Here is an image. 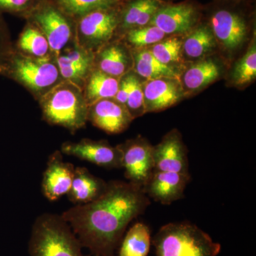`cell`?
I'll use <instances>...</instances> for the list:
<instances>
[{
    "label": "cell",
    "mask_w": 256,
    "mask_h": 256,
    "mask_svg": "<svg viewBox=\"0 0 256 256\" xmlns=\"http://www.w3.org/2000/svg\"><path fill=\"white\" fill-rule=\"evenodd\" d=\"M150 204L142 188L112 180L108 182L107 190L100 198L76 205L60 215L92 256H114L128 225Z\"/></svg>",
    "instance_id": "cell-1"
},
{
    "label": "cell",
    "mask_w": 256,
    "mask_h": 256,
    "mask_svg": "<svg viewBox=\"0 0 256 256\" xmlns=\"http://www.w3.org/2000/svg\"><path fill=\"white\" fill-rule=\"evenodd\" d=\"M156 256H217L222 246L210 234L188 222L162 226L152 239Z\"/></svg>",
    "instance_id": "cell-2"
},
{
    "label": "cell",
    "mask_w": 256,
    "mask_h": 256,
    "mask_svg": "<svg viewBox=\"0 0 256 256\" xmlns=\"http://www.w3.org/2000/svg\"><path fill=\"white\" fill-rule=\"evenodd\" d=\"M43 118L52 126L70 132L84 128L88 120L89 106L82 88L64 80L40 98Z\"/></svg>",
    "instance_id": "cell-3"
},
{
    "label": "cell",
    "mask_w": 256,
    "mask_h": 256,
    "mask_svg": "<svg viewBox=\"0 0 256 256\" xmlns=\"http://www.w3.org/2000/svg\"><path fill=\"white\" fill-rule=\"evenodd\" d=\"M72 227L62 215L44 213L32 225L30 256H87Z\"/></svg>",
    "instance_id": "cell-4"
},
{
    "label": "cell",
    "mask_w": 256,
    "mask_h": 256,
    "mask_svg": "<svg viewBox=\"0 0 256 256\" xmlns=\"http://www.w3.org/2000/svg\"><path fill=\"white\" fill-rule=\"evenodd\" d=\"M26 18L46 37L50 53L56 57L75 32V22L64 14L52 0H41Z\"/></svg>",
    "instance_id": "cell-5"
},
{
    "label": "cell",
    "mask_w": 256,
    "mask_h": 256,
    "mask_svg": "<svg viewBox=\"0 0 256 256\" xmlns=\"http://www.w3.org/2000/svg\"><path fill=\"white\" fill-rule=\"evenodd\" d=\"M118 8L99 10L84 15L75 22V36L79 48L92 53L105 46L119 28Z\"/></svg>",
    "instance_id": "cell-6"
},
{
    "label": "cell",
    "mask_w": 256,
    "mask_h": 256,
    "mask_svg": "<svg viewBox=\"0 0 256 256\" xmlns=\"http://www.w3.org/2000/svg\"><path fill=\"white\" fill-rule=\"evenodd\" d=\"M12 73L18 82L41 97L62 82L58 66L50 57L16 56L12 65Z\"/></svg>",
    "instance_id": "cell-7"
},
{
    "label": "cell",
    "mask_w": 256,
    "mask_h": 256,
    "mask_svg": "<svg viewBox=\"0 0 256 256\" xmlns=\"http://www.w3.org/2000/svg\"><path fill=\"white\" fill-rule=\"evenodd\" d=\"M122 154V168L129 182L142 188L154 171L153 146L144 138L129 140L118 146Z\"/></svg>",
    "instance_id": "cell-8"
},
{
    "label": "cell",
    "mask_w": 256,
    "mask_h": 256,
    "mask_svg": "<svg viewBox=\"0 0 256 256\" xmlns=\"http://www.w3.org/2000/svg\"><path fill=\"white\" fill-rule=\"evenodd\" d=\"M60 152L106 169L122 168L120 150L118 146H110L107 141L84 139L78 142H66L62 144Z\"/></svg>",
    "instance_id": "cell-9"
},
{
    "label": "cell",
    "mask_w": 256,
    "mask_h": 256,
    "mask_svg": "<svg viewBox=\"0 0 256 256\" xmlns=\"http://www.w3.org/2000/svg\"><path fill=\"white\" fill-rule=\"evenodd\" d=\"M154 170L190 175L188 150L180 132L172 130L153 146Z\"/></svg>",
    "instance_id": "cell-10"
},
{
    "label": "cell",
    "mask_w": 256,
    "mask_h": 256,
    "mask_svg": "<svg viewBox=\"0 0 256 256\" xmlns=\"http://www.w3.org/2000/svg\"><path fill=\"white\" fill-rule=\"evenodd\" d=\"M191 175L154 170L142 190L146 196L163 205H170L184 196Z\"/></svg>",
    "instance_id": "cell-11"
},
{
    "label": "cell",
    "mask_w": 256,
    "mask_h": 256,
    "mask_svg": "<svg viewBox=\"0 0 256 256\" xmlns=\"http://www.w3.org/2000/svg\"><path fill=\"white\" fill-rule=\"evenodd\" d=\"M75 168L72 163L64 161L62 152L55 151L50 154L42 181V194L46 200L57 201L68 194L73 182Z\"/></svg>",
    "instance_id": "cell-12"
},
{
    "label": "cell",
    "mask_w": 256,
    "mask_h": 256,
    "mask_svg": "<svg viewBox=\"0 0 256 256\" xmlns=\"http://www.w3.org/2000/svg\"><path fill=\"white\" fill-rule=\"evenodd\" d=\"M88 120L108 134L124 132L132 118L124 106L112 99L98 101L89 108Z\"/></svg>",
    "instance_id": "cell-13"
},
{
    "label": "cell",
    "mask_w": 256,
    "mask_h": 256,
    "mask_svg": "<svg viewBox=\"0 0 256 256\" xmlns=\"http://www.w3.org/2000/svg\"><path fill=\"white\" fill-rule=\"evenodd\" d=\"M210 28L216 40L228 50H236L246 38L248 28L245 20L228 10H218L212 15Z\"/></svg>",
    "instance_id": "cell-14"
},
{
    "label": "cell",
    "mask_w": 256,
    "mask_h": 256,
    "mask_svg": "<svg viewBox=\"0 0 256 256\" xmlns=\"http://www.w3.org/2000/svg\"><path fill=\"white\" fill-rule=\"evenodd\" d=\"M197 13L191 4L160 6L150 22L165 34H178L190 32L196 22Z\"/></svg>",
    "instance_id": "cell-15"
},
{
    "label": "cell",
    "mask_w": 256,
    "mask_h": 256,
    "mask_svg": "<svg viewBox=\"0 0 256 256\" xmlns=\"http://www.w3.org/2000/svg\"><path fill=\"white\" fill-rule=\"evenodd\" d=\"M143 94L146 114L169 108L182 98L178 80L170 78L148 80L143 87Z\"/></svg>",
    "instance_id": "cell-16"
},
{
    "label": "cell",
    "mask_w": 256,
    "mask_h": 256,
    "mask_svg": "<svg viewBox=\"0 0 256 256\" xmlns=\"http://www.w3.org/2000/svg\"><path fill=\"white\" fill-rule=\"evenodd\" d=\"M107 188L108 182L92 174L87 168L76 166L72 186L66 195L74 206L85 204L100 198Z\"/></svg>",
    "instance_id": "cell-17"
},
{
    "label": "cell",
    "mask_w": 256,
    "mask_h": 256,
    "mask_svg": "<svg viewBox=\"0 0 256 256\" xmlns=\"http://www.w3.org/2000/svg\"><path fill=\"white\" fill-rule=\"evenodd\" d=\"M160 6L158 0H132L120 12L119 28L128 32L149 25Z\"/></svg>",
    "instance_id": "cell-18"
},
{
    "label": "cell",
    "mask_w": 256,
    "mask_h": 256,
    "mask_svg": "<svg viewBox=\"0 0 256 256\" xmlns=\"http://www.w3.org/2000/svg\"><path fill=\"white\" fill-rule=\"evenodd\" d=\"M152 239L150 229L146 224H134L124 234L120 244L118 256H148Z\"/></svg>",
    "instance_id": "cell-19"
},
{
    "label": "cell",
    "mask_w": 256,
    "mask_h": 256,
    "mask_svg": "<svg viewBox=\"0 0 256 256\" xmlns=\"http://www.w3.org/2000/svg\"><path fill=\"white\" fill-rule=\"evenodd\" d=\"M119 80L100 70H92L88 77L84 97L89 107L98 101L114 98L119 88Z\"/></svg>",
    "instance_id": "cell-20"
},
{
    "label": "cell",
    "mask_w": 256,
    "mask_h": 256,
    "mask_svg": "<svg viewBox=\"0 0 256 256\" xmlns=\"http://www.w3.org/2000/svg\"><path fill=\"white\" fill-rule=\"evenodd\" d=\"M98 65L100 72L118 78L127 72L129 56L122 45L112 44L102 47L99 53Z\"/></svg>",
    "instance_id": "cell-21"
},
{
    "label": "cell",
    "mask_w": 256,
    "mask_h": 256,
    "mask_svg": "<svg viewBox=\"0 0 256 256\" xmlns=\"http://www.w3.org/2000/svg\"><path fill=\"white\" fill-rule=\"evenodd\" d=\"M220 75V68L215 62L206 60L194 64L183 76L184 86L190 90H198L214 82Z\"/></svg>",
    "instance_id": "cell-22"
},
{
    "label": "cell",
    "mask_w": 256,
    "mask_h": 256,
    "mask_svg": "<svg viewBox=\"0 0 256 256\" xmlns=\"http://www.w3.org/2000/svg\"><path fill=\"white\" fill-rule=\"evenodd\" d=\"M136 70L142 78L152 80L161 78H174L178 80V72L172 66L159 62L150 50L138 52L134 57Z\"/></svg>",
    "instance_id": "cell-23"
},
{
    "label": "cell",
    "mask_w": 256,
    "mask_h": 256,
    "mask_svg": "<svg viewBox=\"0 0 256 256\" xmlns=\"http://www.w3.org/2000/svg\"><path fill=\"white\" fill-rule=\"evenodd\" d=\"M62 12L76 21L84 15L99 10L118 8L120 0H52Z\"/></svg>",
    "instance_id": "cell-24"
},
{
    "label": "cell",
    "mask_w": 256,
    "mask_h": 256,
    "mask_svg": "<svg viewBox=\"0 0 256 256\" xmlns=\"http://www.w3.org/2000/svg\"><path fill=\"white\" fill-rule=\"evenodd\" d=\"M18 46L28 56L37 58L50 57V46L46 37L30 22L20 34Z\"/></svg>",
    "instance_id": "cell-25"
},
{
    "label": "cell",
    "mask_w": 256,
    "mask_h": 256,
    "mask_svg": "<svg viewBox=\"0 0 256 256\" xmlns=\"http://www.w3.org/2000/svg\"><path fill=\"white\" fill-rule=\"evenodd\" d=\"M216 40L210 28L200 26L188 35L182 44V50L192 58H202L215 48Z\"/></svg>",
    "instance_id": "cell-26"
},
{
    "label": "cell",
    "mask_w": 256,
    "mask_h": 256,
    "mask_svg": "<svg viewBox=\"0 0 256 256\" xmlns=\"http://www.w3.org/2000/svg\"><path fill=\"white\" fill-rule=\"evenodd\" d=\"M256 77V46L254 43L245 55L238 60L232 73V80L236 86H242L255 80Z\"/></svg>",
    "instance_id": "cell-27"
},
{
    "label": "cell",
    "mask_w": 256,
    "mask_h": 256,
    "mask_svg": "<svg viewBox=\"0 0 256 256\" xmlns=\"http://www.w3.org/2000/svg\"><path fill=\"white\" fill-rule=\"evenodd\" d=\"M182 44L178 37H171L153 45L150 52L161 63L172 66V64L182 62Z\"/></svg>",
    "instance_id": "cell-28"
},
{
    "label": "cell",
    "mask_w": 256,
    "mask_h": 256,
    "mask_svg": "<svg viewBox=\"0 0 256 256\" xmlns=\"http://www.w3.org/2000/svg\"><path fill=\"white\" fill-rule=\"evenodd\" d=\"M165 35L164 32L156 26L146 25L142 28L128 30L126 40L132 46L136 48H142L161 42Z\"/></svg>",
    "instance_id": "cell-29"
},
{
    "label": "cell",
    "mask_w": 256,
    "mask_h": 256,
    "mask_svg": "<svg viewBox=\"0 0 256 256\" xmlns=\"http://www.w3.org/2000/svg\"><path fill=\"white\" fill-rule=\"evenodd\" d=\"M129 79V92L126 108L134 120L146 114L144 105V94L142 84L137 76L133 74H128Z\"/></svg>",
    "instance_id": "cell-30"
},
{
    "label": "cell",
    "mask_w": 256,
    "mask_h": 256,
    "mask_svg": "<svg viewBox=\"0 0 256 256\" xmlns=\"http://www.w3.org/2000/svg\"><path fill=\"white\" fill-rule=\"evenodd\" d=\"M92 53L76 46L74 50H67L57 56L56 64L58 68L78 64H94Z\"/></svg>",
    "instance_id": "cell-31"
},
{
    "label": "cell",
    "mask_w": 256,
    "mask_h": 256,
    "mask_svg": "<svg viewBox=\"0 0 256 256\" xmlns=\"http://www.w3.org/2000/svg\"><path fill=\"white\" fill-rule=\"evenodd\" d=\"M92 64H84L60 67L58 69L62 78L74 82L82 88L80 84L88 77L92 72Z\"/></svg>",
    "instance_id": "cell-32"
},
{
    "label": "cell",
    "mask_w": 256,
    "mask_h": 256,
    "mask_svg": "<svg viewBox=\"0 0 256 256\" xmlns=\"http://www.w3.org/2000/svg\"><path fill=\"white\" fill-rule=\"evenodd\" d=\"M41 0H0V13L24 15L26 16Z\"/></svg>",
    "instance_id": "cell-33"
},
{
    "label": "cell",
    "mask_w": 256,
    "mask_h": 256,
    "mask_svg": "<svg viewBox=\"0 0 256 256\" xmlns=\"http://www.w3.org/2000/svg\"><path fill=\"white\" fill-rule=\"evenodd\" d=\"M129 86V79H128L127 75L124 77L120 82H119L118 90L114 98V100L116 102L124 106V107H126V102H127Z\"/></svg>",
    "instance_id": "cell-34"
},
{
    "label": "cell",
    "mask_w": 256,
    "mask_h": 256,
    "mask_svg": "<svg viewBox=\"0 0 256 256\" xmlns=\"http://www.w3.org/2000/svg\"><path fill=\"white\" fill-rule=\"evenodd\" d=\"M4 23H3V21L2 20V18H0V38H2L3 34H4Z\"/></svg>",
    "instance_id": "cell-35"
}]
</instances>
